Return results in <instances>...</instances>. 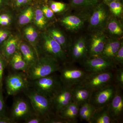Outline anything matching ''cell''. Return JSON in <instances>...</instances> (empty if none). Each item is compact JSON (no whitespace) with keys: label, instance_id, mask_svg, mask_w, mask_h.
<instances>
[{"label":"cell","instance_id":"7c38bea8","mask_svg":"<svg viewBox=\"0 0 123 123\" xmlns=\"http://www.w3.org/2000/svg\"><path fill=\"white\" fill-rule=\"evenodd\" d=\"M30 103L22 98H18L13 102L10 111V117L15 123L24 120L34 112Z\"/></svg>","mask_w":123,"mask_h":123},{"label":"cell","instance_id":"836d02e7","mask_svg":"<svg viewBox=\"0 0 123 123\" xmlns=\"http://www.w3.org/2000/svg\"><path fill=\"white\" fill-rule=\"evenodd\" d=\"M46 120L35 111L27 117L24 120L25 123H45Z\"/></svg>","mask_w":123,"mask_h":123},{"label":"cell","instance_id":"ba28073f","mask_svg":"<svg viewBox=\"0 0 123 123\" xmlns=\"http://www.w3.org/2000/svg\"><path fill=\"white\" fill-rule=\"evenodd\" d=\"M112 84L113 70H109L94 73H88L81 84L92 92Z\"/></svg>","mask_w":123,"mask_h":123},{"label":"cell","instance_id":"9c48e42d","mask_svg":"<svg viewBox=\"0 0 123 123\" xmlns=\"http://www.w3.org/2000/svg\"><path fill=\"white\" fill-rule=\"evenodd\" d=\"M116 91L114 84L92 92L89 103L95 108L107 105L112 100Z\"/></svg>","mask_w":123,"mask_h":123},{"label":"cell","instance_id":"603a6c76","mask_svg":"<svg viewBox=\"0 0 123 123\" xmlns=\"http://www.w3.org/2000/svg\"><path fill=\"white\" fill-rule=\"evenodd\" d=\"M49 35L61 46L68 56L70 47L63 33L59 29L56 28H51L46 31Z\"/></svg>","mask_w":123,"mask_h":123},{"label":"cell","instance_id":"7bdbcfd3","mask_svg":"<svg viewBox=\"0 0 123 123\" xmlns=\"http://www.w3.org/2000/svg\"><path fill=\"white\" fill-rule=\"evenodd\" d=\"M8 0H0V10L6 8L8 3Z\"/></svg>","mask_w":123,"mask_h":123},{"label":"cell","instance_id":"2e32d148","mask_svg":"<svg viewBox=\"0 0 123 123\" xmlns=\"http://www.w3.org/2000/svg\"><path fill=\"white\" fill-rule=\"evenodd\" d=\"M20 40V37L18 34H11L0 46V52L8 63L18 50Z\"/></svg>","mask_w":123,"mask_h":123},{"label":"cell","instance_id":"f6af8a7d","mask_svg":"<svg viewBox=\"0 0 123 123\" xmlns=\"http://www.w3.org/2000/svg\"></svg>","mask_w":123,"mask_h":123},{"label":"cell","instance_id":"7a4b0ae2","mask_svg":"<svg viewBox=\"0 0 123 123\" xmlns=\"http://www.w3.org/2000/svg\"><path fill=\"white\" fill-rule=\"evenodd\" d=\"M23 92L29 99L34 111L44 118L46 121L56 114L50 98L30 87Z\"/></svg>","mask_w":123,"mask_h":123},{"label":"cell","instance_id":"74e56055","mask_svg":"<svg viewBox=\"0 0 123 123\" xmlns=\"http://www.w3.org/2000/svg\"><path fill=\"white\" fill-rule=\"evenodd\" d=\"M45 123H71L70 121L65 119L56 114L46 120Z\"/></svg>","mask_w":123,"mask_h":123},{"label":"cell","instance_id":"ab89813d","mask_svg":"<svg viewBox=\"0 0 123 123\" xmlns=\"http://www.w3.org/2000/svg\"><path fill=\"white\" fill-rule=\"evenodd\" d=\"M6 107L2 92V87H0V117L6 116Z\"/></svg>","mask_w":123,"mask_h":123},{"label":"cell","instance_id":"d6986e66","mask_svg":"<svg viewBox=\"0 0 123 123\" xmlns=\"http://www.w3.org/2000/svg\"><path fill=\"white\" fill-rule=\"evenodd\" d=\"M79 107L78 105L72 102L61 110L57 115L71 123H78L79 118Z\"/></svg>","mask_w":123,"mask_h":123},{"label":"cell","instance_id":"b9f144b4","mask_svg":"<svg viewBox=\"0 0 123 123\" xmlns=\"http://www.w3.org/2000/svg\"><path fill=\"white\" fill-rule=\"evenodd\" d=\"M15 123L10 117L7 116L0 117V123Z\"/></svg>","mask_w":123,"mask_h":123},{"label":"cell","instance_id":"5b68a950","mask_svg":"<svg viewBox=\"0 0 123 123\" xmlns=\"http://www.w3.org/2000/svg\"><path fill=\"white\" fill-rule=\"evenodd\" d=\"M62 64L58 72L60 73V79L65 86L71 87L81 84L88 74L84 68L73 64L65 62Z\"/></svg>","mask_w":123,"mask_h":123},{"label":"cell","instance_id":"8d00e7d4","mask_svg":"<svg viewBox=\"0 0 123 123\" xmlns=\"http://www.w3.org/2000/svg\"><path fill=\"white\" fill-rule=\"evenodd\" d=\"M8 64V62L0 52V87L3 86V74L5 68Z\"/></svg>","mask_w":123,"mask_h":123},{"label":"cell","instance_id":"3957f363","mask_svg":"<svg viewBox=\"0 0 123 123\" xmlns=\"http://www.w3.org/2000/svg\"><path fill=\"white\" fill-rule=\"evenodd\" d=\"M55 73L39 79L30 81V88L51 98L63 86L59 76Z\"/></svg>","mask_w":123,"mask_h":123},{"label":"cell","instance_id":"7402d4cb","mask_svg":"<svg viewBox=\"0 0 123 123\" xmlns=\"http://www.w3.org/2000/svg\"><path fill=\"white\" fill-rule=\"evenodd\" d=\"M62 24L67 30L72 31L79 30L84 25V20L76 15H69L62 18Z\"/></svg>","mask_w":123,"mask_h":123},{"label":"cell","instance_id":"f35d334b","mask_svg":"<svg viewBox=\"0 0 123 123\" xmlns=\"http://www.w3.org/2000/svg\"><path fill=\"white\" fill-rule=\"evenodd\" d=\"M44 17L47 20H52L55 17L54 12L48 6L44 5L41 8Z\"/></svg>","mask_w":123,"mask_h":123},{"label":"cell","instance_id":"6da1fadb","mask_svg":"<svg viewBox=\"0 0 123 123\" xmlns=\"http://www.w3.org/2000/svg\"><path fill=\"white\" fill-rule=\"evenodd\" d=\"M61 64L51 57L40 55L35 63L29 68L28 78L30 81L34 80L58 72Z\"/></svg>","mask_w":123,"mask_h":123},{"label":"cell","instance_id":"d590c367","mask_svg":"<svg viewBox=\"0 0 123 123\" xmlns=\"http://www.w3.org/2000/svg\"><path fill=\"white\" fill-rule=\"evenodd\" d=\"M113 61L118 67L123 66V43L122 42L120 47L113 58Z\"/></svg>","mask_w":123,"mask_h":123},{"label":"cell","instance_id":"30bf717a","mask_svg":"<svg viewBox=\"0 0 123 123\" xmlns=\"http://www.w3.org/2000/svg\"><path fill=\"white\" fill-rule=\"evenodd\" d=\"M109 17V11L105 6L98 5L93 10L89 20V27L94 32L104 30Z\"/></svg>","mask_w":123,"mask_h":123},{"label":"cell","instance_id":"44dd1931","mask_svg":"<svg viewBox=\"0 0 123 123\" xmlns=\"http://www.w3.org/2000/svg\"><path fill=\"white\" fill-rule=\"evenodd\" d=\"M8 64L15 72L20 71L27 74L29 71V67L23 59L21 53L18 49L10 58Z\"/></svg>","mask_w":123,"mask_h":123},{"label":"cell","instance_id":"ee69618b","mask_svg":"<svg viewBox=\"0 0 123 123\" xmlns=\"http://www.w3.org/2000/svg\"><path fill=\"white\" fill-rule=\"evenodd\" d=\"M106 1H110V2H111V1H114L117 0H105Z\"/></svg>","mask_w":123,"mask_h":123},{"label":"cell","instance_id":"e575fe53","mask_svg":"<svg viewBox=\"0 0 123 123\" xmlns=\"http://www.w3.org/2000/svg\"><path fill=\"white\" fill-rule=\"evenodd\" d=\"M66 5L63 3L57 1H51L50 7L54 13H59L63 11L66 9Z\"/></svg>","mask_w":123,"mask_h":123},{"label":"cell","instance_id":"5bb4252c","mask_svg":"<svg viewBox=\"0 0 123 123\" xmlns=\"http://www.w3.org/2000/svg\"><path fill=\"white\" fill-rule=\"evenodd\" d=\"M50 99L55 113L57 114L72 102L71 87L63 85L61 89Z\"/></svg>","mask_w":123,"mask_h":123},{"label":"cell","instance_id":"ac0fdd59","mask_svg":"<svg viewBox=\"0 0 123 123\" xmlns=\"http://www.w3.org/2000/svg\"><path fill=\"white\" fill-rule=\"evenodd\" d=\"M18 49L21 53L29 69L35 63L39 57L31 45L21 40L18 46Z\"/></svg>","mask_w":123,"mask_h":123},{"label":"cell","instance_id":"277c9868","mask_svg":"<svg viewBox=\"0 0 123 123\" xmlns=\"http://www.w3.org/2000/svg\"><path fill=\"white\" fill-rule=\"evenodd\" d=\"M40 37V52L42 55L51 57L61 64L66 62L68 56L59 43L46 31L41 33Z\"/></svg>","mask_w":123,"mask_h":123},{"label":"cell","instance_id":"83f0119b","mask_svg":"<svg viewBox=\"0 0 123 123\" xmlns=\"http://www.w3.org/2000/svg\"><path fill=\"white\" fill-rule=\"evenodd\" d=\"M34 9L31 6H29L24 9L20 12L18 15V23L20 26L28 25L33 21Z\"/></svg>","mask_w":123,"mask_h":123},{"label":"cell","instance_id":"52a82bcc","mask_svg":"<svg viewBox=\"0 0 123 123\" xmlns=\"http://www.w3.org/2000/svg\"><path fill=\"white\" fill-rule=\"evenodd\" d=\"M80 64L82 68L90 73L113 70L118 67L113 60L101 56L86 57L80 62Z\"/></svg>","mask_w":123,"mask_h":123},{"label":"cell","instance_id":"f1b7e54d","mask_svg":"<svg viewBox=\"0 0 123 123\" xmlns=\"http://www.w3.org/2000/svg\"><path fill=\"white\" fill-rule=\"evenodd\" d=\"M95 109L89 102L84 104L79 107V118L82 121L90 123Z\"/></svg>","mask_w":123,"mask_h":123},{"label":"cell","instance_id":"8fae6325","mask_svg":"<svg viewBox=\"0 0 123 123\" xmlns=\"http://www.w3.org/2000/svg\"><path fill=\"white\" fill-rule=\"evenodd\" d=\"M115 86V93L108 105V112L110 117L115 123H121L123 119V90Z\"/></svg>","mask_w":123,"mask_h":123},{"label":"cell","instance_id":"8992f818","mask_svg":"<svg viewBox=\"0 0 123 123\" xmlns=\"http://www.w3.org/2000/svg\"><path fill=\"white\" fill-rule=\"evenodd\" d=\"M5 82L6 91L9 96H15L30 87V80L27 74L20 71L8 75Z\"/></svg>","mask_w":123,"mask_h":123},{"label":"cell","instance_id":"ffe728a7","mask_svg":"<svg viewBox=\"0 0 123 123\" xmlns=\"http://www.w3.org/2000/svg\"><path fill=\"white\" fill-rule=\"evenodd\" d=\"M122 42L116 38L107 39L101 56L112 60Z\"/></svg>","mask_w":123,"mask_h":123},{"label":"cell","instance_id":"60d3db41","mask_svg":"<svg viewBox=\"0 0 123 123\" xmlns=\"http://www.w3.org/2000/svg\"><path fill=\"white\" fill-rule=\"evenodd\" d=\"M32 0H15L14 5L15 7L20 8L29 4Z\"/></svg>","mask_w":123,"mask_h":123},{"label":"cell","instance_id":"4fadbf2b","mask_svg":"<svg viewBox=\"0 0 123 123\" xmlns=\"http://www.w3.org/2000/svg\"><path fill=\"white\" fill-rule=\"evenodd\" d=\"M103 31L94 32L88 44V57L101 56L107 39Z\"/></svg>","mask_w":123,"mask_h":123},{"label":"cell","instance_id":"e0dca14e","mask_svg":"<svg viewBox=\"0 0 123 123\" xmlns=\"http://www.w3.org/2000/svg\"><path fill=\"white\" fill-rule=\"evenodd\" d=\"M72 101L80 106L89 102L92 92L81 84H77L71 87Z\"/></svg>","mask_w":123,"mask_h":123},{"label":"cell","instance_id":"484cf974","mask_svg":"<svg viewBox=\"0 0 123 123\" xmlns=\"http://www.w3.org/2000/svg\"><path fill=\"white\" fill-rule=\"evenodd\" d=\"M105 28L109 34L113 36H120L123 35V25L116 18L109 17Z\"/></svg>","mask_w":123,"mask_h":123},{"label":"cell","instance_id":"cb8c5ba5","mask_svg":"<svg viewBox=\"0 0 123 123\" xmlns=\"http://www.w3.org/2000/svg\"><path fill=\"white\" fill-rule=\"evenodd\" d=\"M90 123H115L109 115L108 105L96 108Z\"/></svg>","mask_w":123,"mask_h":123},{"label":"cell","instance_id":"1f68e13d","mask_svg":"<svg viewBox=\"0 0 123 123\" xmlns=\"http://www.w3.org/2000/svg\"><path fill=\"white\" fill-rule=\"evenodd\" d=\"M118 67L113 70V84L123 90V68Z\"/></svg>","mask_w":123,"mask_h":123},{"label":"cell","instance_id":"4316f807","mask_svg":"<svg viewBox=\"0 0 123 123\" xmlns=\"http://www.w3.org/2000/svg\"><path fill=\"white\" fill-rule=\"evenodd\" d=\"M100 0H71L72 8L81 11L94 8L98 5Z\"/></svg>","mask_w":123,"mask_h":123},{"label":"cell","instance_id":"d6a6232c","mask_svg":"<svg viewBox=\"0 0 123 123\" xmlns=\"http://www.w3.org/2000/svg\"><path fill=\"white\" fill-rule=\"evenodd\" d=\"M109 7L110 11L115 17H119L123 13V6L117 0L110 2Z\"/></svg>","mask_w":123,"mask_h":123},{"label":"cell","instance_id":"4dcf8cb0","mask_svg":"<svg viewBox=\"0 0 123 123\" xmlns=\"http://www.w3.org/2000/svg\"><path fill=\"white\" fill-rule=\"evenodd\" d=\"M13 14L6 8L0 10V27L8 28L13 22Z\"/></svg>","mask_w":123,"mask_h":123},{"label":"cell","instance_id":"d4e9b609","mask_svg":"<svg viewBox=\"0 0 123 123\" xmlns=\"http://www.w3.org/2000/svg\"><path fill=\"white\" fill-rule=\"evenodd\" d=\"M23 34L25 38L35 51L38 57H39L38 43V34L35 27L32 25L27 26L23 30Z\"/></svg>","mask_w":123,"mask_h":123},{"label":"cell","instance_id":"f546056e","mask_svg":"<svg viewBox=\"0 0 123 123\" xmlns=\"http://www.w3.org/2000/svg\"><path fill=\"white\" fill-rule=\"evenodd\" d=\"M35 25L40 30L45 29L47 25V21L43 13L41 8L34 9V17L33 19Z\"/></svg>","mask_w":123,"mask_h":123},{"label":"cell","instance_id":"9a60e30c","mask_svg":"<svg viewBox=\"0 0 123 123\" xmlns=\"http://www.w3.org/2000/svg\"><path fill=\"white\" fill-rule=\"evenodd\" d=\"M88 43L84 38L77 40L70 47L68 54L70 53L73 62L81 61L88 57Z\"/></svg>","mask_w":123,"mask_h":123}]
</instances>
